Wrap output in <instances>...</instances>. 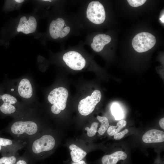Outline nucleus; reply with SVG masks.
<instances>
[{
    "instance_id": "1",
    "label": "nucleus",
    "mask_w": 164,
    "mask_h": 164,
    "mask_svg": "<svg viewBox=\"0 0 164 164\" xmlns=\"http://www.w3.org/2000/svg\"><path fill=\"white\" fill-rule=\"evenodd\" d=\"M56 145V140L50 135L41 132L26 142L25 153L32 161L43 158L46 153L52 150Z\"/></svg>"
},
{
    "instance_id": "2",
    "label": "nucleus",
    "mask_w": 164,
    "mask_h": 164,
    "mask_svg": "<svg viewBox=\"0 0 164 164\" xmlns=\"http://www.w3.org/2000/svg\"><path fill=\"white\" fill-rule=\"evenodd\" d=\"M41 125L38 122L31 120H18L9 125L5 131L14 139L26 144L40 132Z\"/></svg>"
},
{
    "instance_id": "3",
    "label": "nucleus",
    "mask_w": 164,
    "mask_h": 164,
    "mask_svg": "<svg viewBox=\"0 0 164 164\" xmlns=\"http://www.w3.org/2000/svg\"><path fill=\"white\" fill-rule=\"evenodd\" d=\"M68 96L67 90L62 87L56 88L50 92L48 100L53 104L51 110L53 113L59 114L65 109Z\"/></svg>"
},
{
    "instance_id": "4",
    "label": "nucleus",
    "mask_w": 164,
    "mask_h": 164,
    "mask_svg": "<svg viewBox=\"0 0 164 164\" xmlns=\"http://www.w3.org/2000/svg\"><path fill=\"white\" fill-rule=\"evenodd\" d=\"M156 42L155 36L147 32L139 33L133 39L132 46L134 49L138 53L146 52L152 48Z\"/></svg>"
},
{
    "instance_id": "5",
    "label": "nucleus",
    "mask_w": 164,
    "mask_h": 164,
    "mask_svg": "<svg viewBox=\"0 0 164 164\" xmlns=\"http://www.w3.org/2000/svg\"><path fill=\"white\" fill-rule=\"evenodd\" d=\"M101 94L98 90L94 91L90 96L82 99L79 102L78 110L82 115H87L94 110L96 106L100 101Z\"/></svg>"
},
{
    "instance_id": "6",
    "label": "nucleus",
    "mask_w": 164,
    "mask_h": 164,
    "mask_svg": "<svg viewBox=\"0 0 164 164\" xmlns=\"http://www.w3.org/2000/svg\"><path fill=\"white\" fill-rule=\"evenodd\" d=\"M87 17L94 24H100L103 23L106 15L102 5L98 1H94L90 2L87 10Z\"/></svg>"
},
{
    "instance_id": "7",
    "label": "nucleus",
    "mask_w": 164,
    "mask_h": 164,
    "mask_svg": "<svg viewBox=\"0 0 164 164\" xmlns=\"http://www.w3.org/2000/svg\"><path fill=\"white\" fill-rule=\"evenodd\" d=\"M63 58L67 65L73 70H80L86 64L85 59L76 51L68 52L63 55Z\"/></svg>"
},
{
    "instance_id": "8",
    "label": "nucleus",
    "mask_w": 164,
    "mask_h": 164,
    "mask_svg": "<svg viewBox=\"0 0 164 164\" xmlns=\"http://www.w3.org/2000/svg\"><path fill=\"white\" fill-rule=\"evenodd\" d=\"M64 25V21L61 18H58L52 21L50 25L49 31L50 36L53 38H62L69 33L70 27L66 26L63 28Z\"/></svg>"
},
{
    "instance_id": "9",
    "label": "nucleus",
    "mask_w": 164,
    "mask_h": 164,
    "mask_svg": "<svg viewBox=\"0 0 164 164\" xmlns=\"http://www.w3.org/2000/svg\"><path fill=\"white\" fill-rule=\"evenodd\" d=\"M0 99L3 103L0 105V111L5 115H10L14 113L16 108L12 104L16 103L17 99L13 96L8 94H0Z\"/></svg>"
},
{
    "instance_id": "10",
    "label": "nucleus",
    "mask_w": 164,
    "mask_h": 164,
    "mask_svg": "<svg viewBox=\"0 0 164 164\" xmlns=\"http://www.w3.org/2000/svg\"><path fill=\"white\" fill-rule=\"evenodd\" d=\"M36 26L37 22L34 17L30 16L27 20L26 17L23 16L20 19L17 30L18 32L28 34L35 32Z\"/></svg>"
},
{
    "instance_id": "11",
    "label": "nucleus",
    "mask_w": 164,
    "mask_h": 164,
    "mask_svg": "<svg viewBox=\"0 0 164 164\" xmlns=\"http://www.w3.org/2000/svg\"><path fill=\"white\" fill-rule=\"evenodd\" d=\"M142 140L146 143L162 142L164 141V132L159 130L151 129L143 135Z\"/></svg>"
},
{
    "instance_id": "12",
    "label": "nucleus",
    "mask_w": 164,
    "mask_h": 164,
    "mask_svg": "<svg viewBox=\"0 0 164 164\" xmlns=\"http://www.w3.org/2000/svg\"><path fill=\"white\" fill-rule=\"evenodd\" d=\"M111 40V37L109 35L104 34H97L93 38L91 45V48L95 52H100Z\"/></svg>"
},
{
    "instance_id": "13",
    "label": "nucleus",
    "mask_w": 164,
    "mask_h": 164,
    "mask_svg": "<svg viewBox=\"0 0 164 164\" xmlns=\"http://www.w3.org/2000/svg\"><path fill=\"white\" fill-rule=\"evenodd\" d=\"M127 158V154L121 151H116L110 155L104 156L101 159L102 164H116L120 160H125Z\"/></svg>"
},
{
    "instance_id": "14",
    "label": "nucleus",
    "mask_w": 164,
    "mask_h": 164,
    "mask_svg": "<svg viewBox=\"0 0 164 164\" xmlns=\"http://www.w3.org/2000/svg\"><path fill=\"white\" fill-rule=\"evenodd\" d=\"M18 91L22 97L28 99L30 98L32 94V89L31 84L28 79H22L19 83Z\"/></svg>"
},
{
    "instance_id": "15",
    "label": "nucleus",
    "mask_w": 164,
    "mask_h": 164,
    "mask_svg": "<svg viewBox=\"0 0 164 164\" xmlns=\"http://www.w3.org/2000/svg\"><path fill=\"white\" fill-rule=\"evenodd\" d=\"M69 149L71 150L70 154L72 160L74 162L82 160L87 154L86 152L74 144L70 145Z\"/></svg>"
},
{
    "instance_id": "16",
    "label": "nucleus",
    "mask_w": 164,
    "mask_h": 164,
    "mask_svg": "<svg viewBox=\"0 0 164 164\" xmlns=\"http://www.w3.org/2000/svg\"><path fill=\"white\" fill-rule=\"evenodd\" d=\"M126 124V121L125 120L120 121L117 123L116 126H111L108 127L107 129L108 134L110 136L114 135L125 126Z\"/></svg>"
},
{
    "instance_id": "17",
    "label": "nucleus",
    "mask_w": 164,
    "mask_h": 164,
    "mask_svg": "<svg viewBox=\"0 0 164 164\" xmlns=\"http://www.w3.org/2000/svg\"><path fill=\"white\" fill-rule=\"evenodd\" d=\"M97 118L101 124L97 132L100 135H102L108 128L109 125L108 120L105 116H97Z\"/></svg>"
},
{
    "instance_id": "18",
    "label": "nucleus",
    "mask_w": 164,
    "mask_h": 164,
    "mask_svg": "<svg viewBox=\"0 0 164 164\" xmlns=\"http://www.w3.org/2000/svg\"><path fill=\"white\" fill-rule=\"evenodd\" d=\"M111 111L115 120H120L122 118L123 116V111L118 104L114 103L112 105Z\"/></svg>"
},
{
    "instance_id": "19",
    "label": "nucleus",
    "mask_w": 164,
    "mask_h": 164,
    "mask_svg": "<svg viewBox=\"0 0 164 164\" xmlns=\"http://www.w3.org/2000/svg\"><path fill=\"white\" fill-rule=\"evenodd\" d=\"M19 156L18 153L11 156H2L0 158V164H15Z\"/></svg>"
},
{
    "instance_id": "20",
    "label": "nucleus",
    "mask_w": 164,
    "mask_h": 164,
    "mask_svg": "<svg viewBox=\"0 0 164 164\" xmlns=\"http://www.w3.org/2000/svg\"><path fill=\"white\" fill-rule=\"evenodd\" d=\"M98 123L96 122H93L91 125L90 128L87 127L85 129L87 131V135L89 137H91L94 136L97 132V129L98 126Z\"/></svg>"
},
{
    "instance_id": "21",
    "label": "nucleus",
    "mask_w": 164,
    "mask_h": 164,
    "mask_svg": "<svg viewBox=\"0 0 164 164\" xmlns=\"http://www.w3.org/2000/svg\"><path fill=\"white\" fill-rule=\"evenodd\" d=\"M32 161L25 153L21 156H19L15 164H30Z\"/></svg>"
},
{
    "instance_id": "22",
    "label": "nucleus",
    "mask_w": 164,
    "mask_h": 164,
    "mask_svg": "<svg viewBox=\"0 0 164 164\" xmlns=\"http://www.w3.org/2000/svg\"><path fill=\"white\" fill-rule=\"evenodd\" d=\"M129 4L133 7H137L143 5L146 1L145 0H128Z\"/></svg>"
},
{
    "instance_id": "23",
    "label": "nucleus",
    "mask_w": 164,
    "mask_h": 164,
    "mask_svg": "<svg viewBox=\"0 0 164 164\" xmlns=\"http://www.w3.org/2000/svg\"><path fill=\"white\" fill-rule=\"evenodd\" d=\"M128 129H125L122 132L118 133L114 135V138L116 140H119L122 138L128 132Z\"/></svg>"
},
{
    "instance_id": "24",
    "label": "nucleus",
    "mask_w": 164,
    "mask_h": 164,
    "mask_svg": "<svg viewBox=\"0 0 164 164\" xmlns=\"http://www.w3.org/2000/svg\"><path fill=\"white\" fill-rule=\"evenodd\" d=\"M159 125L161 128L163 130L164 129V118L161 119L159 122Z\"/></svg>"
},
{
    "instance_id": "25",
    "label": "nucleus",
    "mask_w": 164,
    "mask_h": 164,
    "mask_svg": "<svg viewBox=\"0 0 164 164\" xmlns=\"http://www.w3.org/2000/svg\"><path fill=\"white\" fill-rule=\"evenodd\" d=\"M71 164H87L84 160H81L78 162H74Z\"/></svg>"
},
{
    "instance_id": "26",
    "label": "nucleus",
    "mask_w": 164,
    "mask_h": 164,
    "mask_svg": "<svg viewBox=\"0 0 164 164\" xmlns=\"http://www.w3.org/2000/svg\"><path fill=\"white\" fill-rule=\"evenodd\" d=\"M160 19L161 20V21L163 23L164 22V14L162 15L161 17L160 18Z\"/></svg>"
},
{
    "instance_id": "27",
    "label": "nucleus",
    "mask_w": 164,
    "mask_h": 164,
    "mask_svg": "<svg viewBox=\"0 0 164 164\" xmlns=\"http://www.w3.org/2000/svg\"><path fill=\"white\" fill-rule=\"evenodd\" d=\"M15 1L17 2L21 3L23 2L24 1V0H15Z\"/></svg>"
},
{
    "instance_id": "28",
    "label": "nucleus",
    "mask_w": 164,
    "mask_h": 164,
    "mask_svg": "<svg viewBox=\"0 0 164 164\" xmlns=\"http://www.w3.org/2000/svg\"><path fill=\"white\" fill-rule=\"evenodd\" d=\"M43 1H49L50 2H51V0H43Z\"/></svg>"
},
{
    "instance_id": "29",
    "label": "nucleus",
    "mask_w": 164,
    "mask_h": 164,
    "mask_svg": "<svg viewBox=\"0 0 164 164\" xmlns=\"http://www.w3.org/2000/svg\"><path fill=\"white\" fill-rule=\"evenodd\" d=\"M14 90L13 89H11V91H14Z\"/></svg>"
}]
</instances>
